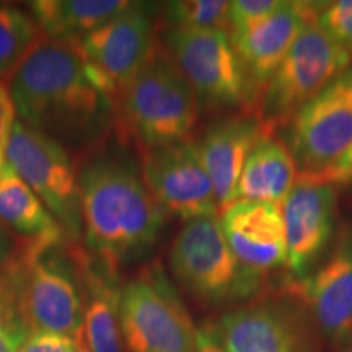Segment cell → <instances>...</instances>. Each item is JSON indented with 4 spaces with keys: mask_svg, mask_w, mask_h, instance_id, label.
Segmentation results:
<instances>
[{
    "mask_svg": "<svg viewBox=\"0 0 352 352\" xmlns=\"http://www.w3.org/2000/svg\"><path fill=\"white\" fill-rule=\"evenodd\" d=\"M19 352H77L76 340L50 333H32Z\"/></svg>",
    "mask_w": 352,
    "mask_h": 352,
    "instance_id": "28",
    "label": "cell"
},
{
    "mask_svg": "<svg viewBox=\"0 0 352 352\" xmlns=\"http://www.w3.org/2000/svg\"><path fill=\"white\" fill-rule=\"evenodd\" d=\"M297 164L287 145L267 138L254 148L236 188V201L280 204L297 184Z\"/></svg>",
    "mask_w": 352,
    "mask_h": 352,
    "instance_id": "19",
    "label": "cell"
},
{
    "mask_svg": "<svg viewBox=\"0 0 352 352\" xmlns=\"http://www.w3.org/2000/svg\"><path fill=\"white\" fill-rule=\"evenodd\" d=\"M32 334L23 316L12 263L0 266V352H19Z\"/></svg>",
    "mask_w": 352,
    "mask_h": 352,
    "instance_id": "23",
    "label": "cell"
},
{
    "mask_svg": "<svg viewBox=\"0 0 352 352\" xmlns=\"http://www.w3.org/2000/svg\"><path fill=\"white\" fill-rule=\"evenodd\" d=\"M271 135L272 131L254 114L222 118L206 127L196 144L212 182L219 212L236 201V188L246 162Z\"/></svg>",
    "mask_w": 352,
    "mask_h": 352,
    "instance_id": "17",
    "label": "cell"
},
{
    "mask_svg": "<svg viewBox=\"0 0 352 352\" xmlns=\"http://www.w3.org/2000/svg\"><path fill=\"white\" fill-rule=\"evenodd\" d=\"M164 41L199 107L239 108L254 114L259 94L227 30L166 28Z\"/></svg>",
    "mask_w": 352,
    "mask_h": 352,
    "instance_id": "6",
    "label": "cell"
},
{
    "mask_svg": "<svg viewBox=\"0 0 352 352\" xmlns=\"http://www.w3.org/2000/svg\"><path fill=\"white\" fill-rule=\"evenodd\" d=\"M74 340H76V344H77V352H90V347H88L87 340H85V334H83V324L78 328V331L76 333V336H74Z\"/></svg>",
    "mask_w": 352,
    "mask_h": 352,
    "instance_id": "32",
    "label": "cell"
},
{
    "mask_svg": "<svg viewBox=\"0 0 352 352\" xmlns=\"http://www.w3.org/2000/svg\"><path fill=\"white\" fill-rule=\"evenodd\" d=\"M12 248H13V245L8 241L6 232L0 228V266L7 261L8 254L12 253Z\"/></svg>",
    "mask_w": 352,
    "mask_h": 352,
    "instance_id": "31",
    "label": "cell"
},
{
    "mask_svg": "<svg viewBox=\"0 0 352 352\" xmlns=\"http://www.w3.org/2000/svg\"><path fill=\"white\" fill-rule=\"evenodd\" d=\"M142 178L166 214L184 222L219 215L212 182L195 140L144 151Z\"/></svg>",
    "mask_w": 352,
    "mask_h": 352,
    "instance_id": "13",
    "label": "cell"
},
{
    "mask_svg": "<svg viewBox=\"0 0 352 352\" xmlns=\"http://www.w3.org/2000/svg\"><path fill=\"white\" fill-rule=\"evenodd\" d=\"M78 241L65 233L21 239L8 261L19 283L23 316L32 333L76 336L83 324Z\"/></svg>",
    "mask_w": 352,
    "mask_h": 352,
    "instance_id": "3",
    "label": "cell"
},
{
    "mask_svg": "<svg viewBox=\"0 0 352 352\" xmlns=\"http://www.w3.org/2000/svg\"><path fill=\"white\" fill-rule=\"evenodd\" d=\"M220 228L228 246L245 266L266 276L287 267L283 206L235 201L220 210Z\"/></svg>",
    "mask_w": 352,
    "mask_h": 352,
    "instance_id": "16",
    "label": "cell"
},
{
    "mask_svg": "<svg viewBox=\"0 0 352 352\" xmlns=\"http://www.w3.org/2000/svg\"><path fill=\"white\" fill-rule=\"evenodd\" d=\"M120 328L127 352H196L197 328L160 264L121 287Z\"/></svg>",
    "mask_w": 352,
    "mask_h": 352,
    "instance_id": "7",
    "label": "cell"
},
{
    "mask_svg": "<svg viewBox=\"0 0 352 352\" xmlns=\"http://www.w3.org/2000/svg\"><path fill=\"white\" fill-rule=\"evenodd\" d=\"M16 108L10 91L0 82V166L7 164V147L15 124Z\"/></svg>",
    "mask_w": 352,
    "mask_h": 352,
    "instance_id": "29",
    "label": "cell"
},
{
    "mask_svg": "<svg viewBox=\"0 0 352 352\" xmlns=\"http://www.w3.org/2000/svg\"><path fill=\"white\" fill-rule=\"evenodd\" d=\"M340 352H352V341L347 342V344H344V346H341Z\"/></svg>",
    "mask_w": 352,
    "mask_h": 352,
    "instance_id": "33",
    "label": "cell"
},
{
    "mask_svg": "<svg viewBox=\"0 0 352 352\" xmlns=\"http://www.w3.org/2000/svg\"><path fill=\"white\" fill-rule=\"evenodd\" d=\"M298 179H305V182H315V183H328L333 184L334 188H346L352 184V142L346 152L338 158L336 162L328 168L318 171V173L310 175H300L298 173Z\"/></svg>",
    "mask_w": 352,
    "mask_h": 352,
    "instance_id": "27",
    "label": "cell"
},
{
    "mask_svg": "<svg viewBox=\"0 0 352 352\" xmlns=\"http://www.w3.org/2000/svg\"><path fill=\"white\" fill-rule=\"evenodd\" d=\"M126 0H38L30 3L33 19L46 38L72 43L126 10Z\"/></svg>",
    "mask_w": 352,
    "mask_h": 352,
    "instance_id": "20",
    "label": "cell"
},
{
    "mask_svg": "<svg viewBox=\"0 0 352 352\" xmlns=\"http://www.w3.org/2000/svg\"><path fill=\"white\" fill-rule=\"evenodd\" d=\"M44 36L33 16L10 6H0V78L12 82L16 70Z\"/></svg>",
    "mask_w": 352,
    "mask_h": 352,
    "instance_id": "22",
    "label": "cell"
},
{
    "mask_svg": "<svg viewBox=\"0 0 352 352\" xmlns=\"http://www.w3.org/2000/svg\"><path fill=\"white\" fill-rule=\"evenodd\" d=\"M315 23L352 57V0L324 2Z\"/></svg>",
    "mask_w": 352,
    "mask_h": 352,
    "instance_id": "25",
    "label": "cell"
},
{
    "mask_svg": "<svg viewBox=\"0 0 352 352\" xmlns=\"http://www.w3.org/2000/svg\"><path fill=\"white\" fill-rule=\"evenodd\" d=\"M215 328L227 352H320L323 341L294 287L236 305Z\"/></svg>",
    "mask_w": 352,
    "mask_h": 352,
    "instance_id": "9",
    "label": "cell"
},
{
    "mask_svg": "<svg viewBox=\"0 0 352 352\" xmlns=\"http://www.w3.org/2000/svg\"><path fill=\"white\" fill-rule=\"evenodd\" d=\"M0 222L21 239H44L65 233L8 162L0 166Z\"/></svg>",
    "mask_w": 352,
    "mask_h": 352,
    "instance_id": "21",
    "label": "cell"
},
{
    "mask_svg": "<svg viewBox=\"0 0 352 352\" xmlns=\"http://www.w3.org/2000/svg\"><path fill=\"white\" fill-rule=\"evenodd\" d=\"M197 118L191 85L168 52L157 47L116 103V121L142 151L189 140Z\"/></svg>",
    "mask_w": 352,
    "mask_h": 352,
    "instance_id": "4",
    "label": "cell"
},
{
    "mask_svg": "<svg viewBox=\"0 0 352 352\" xmlns=\"http://www.w3.org/2000/svg\"><path fill=\"white\" fill-rule=\"evenodd\" d=\"M351 65L349 52L311 21L264 85L254 116L271 131L287 127L308 101Z\"/></svg>",
    "mask_w": 352,
    "mask_h": 352,
    "instance_id": "8",
    "label": "cell"
},
{
    "mask_svg": "<svg viewBox=\"0 0 352 352\" xmlns=\"http://www.w3.org/2000/svg\"><path fill=\"white\" fill-rule=\"evenodd\" d=\"M83 246L120 271L155 248L166 212L145 186L142 175L122 157H96L78 176Z\"/></svg>",
    "mask_w": 352,
    "mask_h": 352,
    "instance_id": "2",
    "label": "cell"
},
{
    "mask_svg": "<svg viewBox=\"0 0 352 352\" xmlns=\"http://www.w3.org/2000/svg\"><path fill=\"white\" fill-rule=\"evenodd\" d=\"M69 44L85 63L91 80L116 107L121 91L155 51L152 8L131 2L103 26Z\"/></svg>",
    "mask_w": 352,
    "mask_h": 352,
    "instance_id": "11",
    "label": "cell"
},
{
    "mask_svg": "<svg viewBox=\"0 0 352 352\" xmlns=\"http://www.w3.org/2000/svg\"><path fill=\"white\" fill-rule=\"evenodd\" d=\"M310 311L324 341L344 346L352 341V228L315 270L292 285Z\"/></svg>",
    "mask_w": 352,
    "mask_h": 352,
    "instance_id": "14",
    "label": "cell"
},
{
    "mask_svg": "<svg viewBox=\"0 0 352 352\" xmlns=\"http://www.w3.org/2000/svg\"><path fill=\"white\" fill-rule=\"evenodd\" d=\"M196 352H227L220 341L214 321H204L197 328Z\"/></svg>",
    "mask_w": 352,
    "mask_h": 352,
    "instance_id": "30",
    "label": "cell"
},
{
    "mask_svg": "<svg viewBox=\"0 0 352 352\" xmlns=\"http://www.w3.org/2000/svg\"><path fill=\"white\" fill-rule=\"evenodd\" d=\"M171 274L206 305H241L261 294L264 277L245 266L228 246L219 217L184 223L171 245Z\"/></svg>",
    "mask_w": 352,
    "mask_h": 352,
    "instance_id": "5",
    "label": "cell"
},
{
    "mask_svg": "<svg viewBox=\"0 0 352 352\" xmlns=\"http://www.w3.org/2000/svg\"><path fill=\"white\" fill-rule=\"evenodd\" d=\"M351 142L352 65L294 116L284 144L300 175H310L331 166Z\"/></svg>",
    "mask_w": 352,
    "mask_h": 352,
    "instance_id": "12",
    "label": "cell"
},
{
    "mask_svg": "<svg viewBox=\"0 0 352 352\" xmlns=\"http://www.w3.org/2000/svg\"><path fill=\"white\" fill-rule=\"evenodd\" d=\"M7 162L33 189L69 239L78 241L82 233L80 189L64 145L15 121L8 140Z\"/></svg>",
    "mask_w": 352,
    "mask_h": 352,
    "instance_id": "10",
    "label": "cell"
},
{
    "mask_svg": "<svg viewBox=\"0 0 352 352\" xmlns=\"http://www.w3.org/2000/svg\"><path fill=\"white\" fill-rule=\"evenodd\" d=\"M287 270L297 279L321 261L338 219V188L298 179L283 202Z\"/></svg>",
    "mask_w": 352,
    "mask_h": 352,
    "instance_id": "15",
    "label": "cell"
},
{
    "mask_svg": "<svg viewBox=\"0 0 352 352\" xmlns=\"http://www.w3.org/2000/svg\"><path fill=\"white\" fill-rule=\"evenodd\" d=\"M10 83L20 121L60 145L90 147L116 124V107L69 43L43 36Z\"/></svg>",
    "mask_w": 352,
    "mask_h": 352,
    "instance_id": "1",
    "label": "cell"
},
{
    "mask_svg": "<svg viewBox=\"0 0 352 352\" xmlns=\"http://www.w3.org/2000/svg\"><path fill=\"white\" fill-rule=\"evenodd\" d=\"M323 6L324 2L284 0L274 13L232 38L259 95L303 28L316 20Z\"/></svg>",
    "mask_w": 352,
    "mask_h": 352,
    "instance_id": "18",
    "label": "cell"
},
{
    "mask_svg": "<svg viewBox=\"0 0 352 352\" xmlns=\"http://www.w3.org/2000/svg\"><path fill=\"white\" fill-rule=\"evenodd\" d=\"M228 2L226 0H176L164 7L166 28L227 30Z\"/></svg>",
    "mask_w": 352,
    "mask_h": 352,
    "instance_id": "24",
    "label": "cell"
},
{
    "mask_svg": "<svg viewBox=\"0 0 352 352\" xmlns=\"http://www.w3.org/2000/svg\"><path fill=\"white\" fill-rule=\"evenodd\" d=\"M283 3L284 0H235V2H228L227 32L230 38L270 16L277 8L283 7Z\"/></svg>",
    "mask_w": 352,
    "mask_h": 352,
    "instance_id": "26",
    "label": "cell"
}]
</instances>
